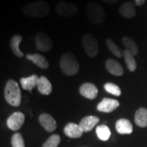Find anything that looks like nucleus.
I'll list each match as a JSON object with an SVG mask.
<instances>
[{"label": "nucleus", "instance_id": "nucleus-4", "mask_svg": "<svg viewBox=\"0 0 147 147\" xmlns=\"http://www.w3.org/2000/svg\"><path fill=\"white\" fill-rule=\"evenodd\" d=\"M86 12L88 18L94 25H101L105 19V11L99 4L90 2L87 4Z\"/></svg>", "mask_w": 147, "mask_h": 147}, {"label": "nucleus", "instance_id": "nucleus-19", "mask_svg": "<svg viewBox=\"0 0 147 147\" xmlns=\"http://www.w3.org/2000/svg\"><path fill=\"white\" fill-rule=\"evenodd\" d=\"M37 88L42 95H50L53 92V86L49 79L45 76L39 77Z\"/></svg>", "mask_w": 147, "mask_h": 147}, {"label": "nucleus", "instance_id": "nucleus-10", "mask_svg": "<svg viewBox=\"0 0 147 147\" xmlns=\"http://www.w3.org/2000/svg\"><path fill=\"white\" fill-rule=\"evenodd\" d=\"M38 121L40 125L47 131V132H53L57 129V122L53 116L47 113H43L38 117Z\"/></svg>", "mask_w": 147, "mask_h": 147}, {"label": "nucleus", "instance_id": "nucleus-3", "mask_svg": "<svg viewBox=\"0 0 147 147\" xmlns=\"http://www.w3.org/2000/svg\"><path fill=\"white\" fill-rule=\"evenodd\" d=\"M4 98L11 106L18 107L21 104V92L20 86L13 79H9L4 88Z\"/></svg>", "mask_w": 147, "mask_h": 147}, {"label": "nucleus", "instance_id": "nucleus-23", "mask_svg": "<svg viewBox=\"0 0 147 147\" xmlns=\"http://www.w3.org/2000/svg\"><path fill=\"white\" fill-rule=\"evenodd\" d=\"M123 57H124L127 67L129 69V71L134 72L137 69V62L134 58V55L126 49L123 51Z\"/></svg>", "mask_w": 147, "mask_h": 147}, {"label": "nucleus", "instance_id": "nucleus-8", "mask_svg": "<svg viewBox=\"0 0 147 147\" xmlns=\"http://www.w3.org/2000/svg\"><path fill=\"white\" fill-rule=\"evenodd\" d=\"M24 123H25V115L20 111L14 112L7 119V125L8 128H10L12 131L19 130L24 124Z\"/></svg>", "mask_w": 147, "mask_h": 147}, {"label": "nucleus", "instance_id": "nucleus-7", "mask_svg": "<svg viewBox=\"0 0 147 147\" xmlns=\"http://www.w3.org/2000/svg\"><path fill=\"white\" fill-rule=\"evenodd\" d=\"M57 12L59 16L64 17H69L74 16L78 11V7L65 1H59L56 6Z\"/></svg>", "mask_w": 147, "mask_h": 147}, {"label": "nucleus", "instance_id": "nucleus-6", "mask_svg": "<svg viewBox=\"0 0 147 147\" xmlns=\"http://www.w3.org/2000/svg\"><path fill=\"white\" fill-rule=\"evenodd\" d=\"M35 44L37 49L42 53H47L52 50L53 42L52 38L42 32H38L35 35Z\"/></svg>", "mask_w": 147, "mask_h": 147}, {"label": "nucleus", "instance_id": "nucleus-30", "mask_svg": "<svg viewBox=\"0 0 147 147\" xmlns=\"http://www.w3.org/2000/svg\"><path fill=\"white\" fill-rule=\"evenodd\" d=\"M146 0H135V3L137 6H142L145 3Z\"/></svg>", "mask_w": 147, "mask_h": 147}, {"label": "nucleus", "instance_id": "nucleus-11", "mask_svg": "<svg viewBox=\"0 0 147 147\" xmlns=\"http://www.w3.org/2000/svg\"><path fill=\"white\" fill-rule=\"evenodd\" d=\"M79 93L87 99L93 100L98 95V89L95 84L91 83H85L80 86Z\"/></svg>", "mask_w": 147, "mask_h": 147}, {"label": "nucleus", "instance_id": "nucleus-22", "mask_svg": "<svg viewBox=\"0 0 147 147\" xmlns=\"http://www.w3.org/2000/svg\"><path fill=\"white\" fill-rule=\"evenodd\" d=\"M122 42H123V45L125 47L127 50L131 52L134 56H137L139 53V48L137 47V43L131 38L127 36L123 37L122 39Z\"/></svg>", "mask_w": 147, "mask_h": 147}, {"label": "nucleus", "instance_id": "nucleus-24", "mask_svg": "<svg viewBox=\"0 0 147 147\" xmlns=\"http://www.w3.org/2000/svg\"><path fill=\"white\" fill-rule=\"evenodd\" d=\"M105 44H106L107 48L109 49V51H110L112 54H114L116 57L121 58L123 57V52L121 50L120 48H119V46H118L111 38H108L105 40Z\"/></svg>", "mask_w": 147, "mask_h": 147}, {"label": "nucleus", "instance_id": "nucleus-27", "mask_svg": "<svg viewBox=\"0 0 147 147\" xmlns=\"http://www.w3.org/2000/svg\"><path fill=\"white\" fill-rule=\"evenodd\" d=\"M61 142V137L58 134H53L47 138L46 142L42 144V147H57Z\"/></svg>", "mask_w": 147, "mask_h": 147}, {"label": "nucleus", "instance_id": "nucleus-29", "mask_svg": "<svg viewBox=\"0 0 147 147\" xmlns=\"http://www.w3.org/2000/svg\"><path fill=\"white\" fill-rule=\"evenodd\" d=\"M100 1H101L104 3H106V4H114V3H118L119 0H100Z\"/></svg>", "mask_w": 147, "mask_h": 147}, {"label": "nucleus", "instance_id": "nucleus-15", "mask_svg": "<svg viewBox=\"0 0 147 147\" xmlns=\"http://www.w3.org/2000/svg\"><path fill=\"white\" fill-rule=\"evenodd\" d=\"M105 69L110 72L111 74L115 75V76H122L124 70L123 66L121 65L119 62L114 59H108L105 61Z\"/></svg>", "mask_w": 147, "mask_h": 147}, {"label": "nucleus", "instance_id": "nucleus-1", "mask_svg": "<svg viewBox=\"0 0 147 147\" xmlns=\"http://www.w3.org/2000/svg\"><path fill=\"white\" fill-rule=\"evenodd\" d=\"M22 11L23 14L28 17L42 18L47 16L50 13V6L47 2L38 0L24 6Z\"/></svg>", "mask_w": 147, "mask_h": 147}, {"label": "nucleus", "instance_id": "nucleus-18", "mask_svg": "<svg viewBox=\"0 0 147 147\" xmlns=\"http://www.w3.org/2000/svg\"><path fill=\"white\" fill-rule=\"evenodd\" d=\"M115 127L119 134H131L133 131L131 123L127 119H120L117 120Z\"/></svg>", "mask_w": 147, "mask_h": 147}, {"label": "nucleus", "instance_id": "nucleus-21", "mask_svg": "<svg viewBox=\"0 0 147 147\" xmlns=\"http://www.w3.org/2000/svg\"><path fill=\"white\" fill-rule=\"evenodd\" d=\"M135 123L138 127H147V109L139 108L135 113Z\"/></svg>", "mask_w": 147, "mask_h": 147}, {"label": "nucleus", "instance_id": "nucleus-12", "mask_svg": "<svg viewBox=\"0 0 147 147\" xmlns=\"http://www.w3.org/2000/svg\"><path fill=\"white\" fill-rule=\"evenodd\" d=\"M99 122L100 119L97 116H85L80 120L79 125L84 132H88L92 131L94 127L99 123Z\"/></svg>", "mask_w": 147, "mask_h": 147}, {"label": "nucleus", "instance_id": "nucleus-16", "mask_svg": "<svg viewBox=\"0 0 147 147\" xmlns=\"http://www.w3.org/2000/svg\"><path fill=\"white\" fill-rule=\"evenodd\" d=\"M119 12L121 16H123L124 18L130 19L136 16V7H134L133 3L131 2H125L120 6Z\"/></svg>", "mask_w": 147, "mask_h": 147}, {"label": "nucleus", "instance_id": "nucleus-5", "mask_svg": "<svg viewBox=\"0 0 147 147\" xmlns=\"http://www.w3.org/2000/svg\"><path fill=\"white\" fill-rule=\"evenodd\" d=\"M84 51L89 57H96L99 53V43L97 38L92 34H86L82 38Z\"/></svg>", "mask_w": 147, "mask_h": 147}, {"label": "nucleus", "instance_id": "nucleus-9", "mask_svg": "<svg viewBox=\"0 0 147 147\" xmlns=\"http://www.w3.org/2000/svg\"><path fill=\"white\" fill-rule=\"evenodd\" d=\"M119 106V101L112 98H103L96 106V110L103 113H111Z\"/></svg>", "mask_w": 147, "mask_h": 147}, {"label": "nucleus", "instance_id": "nucleus-2", "mask_svg": "<svg viewBox=\"0 0 147 147\" xmlns=\"http://www.w3.org/2000/svg\"><path fill=\"white\" fill-rule=\"evenodd\" d=\"M59 66L61 71L67 76H74L77 74L79 70V64L77 57L71 52H67L61 56Z\"/></svg>", "mask_w": 147, "mask_h": 147}, {"label": "nucleus", "instance_id": "nucleus-26", "mask_svg": "<svg viewBox=\"0 0 147 147\" xmlns=\"http://www.w3.org/2000/svg\"><path fill=\"white\" fill-rule=\"evenodd\" d=\"M104 88L107 92H109L110 94L114 95V96H119L122 94V92H121L119 87L114 83H106L104 85Z\"/></svg>", "mask_w": 147, "mask_h": 147}, {"label": "nucleus", "instance_id": "nucleus-13", "mask_svg": "<svg viewBox=\"0 0 147 147\" xmlns=\"http://www.w3.org/2000/svg\"><path fill=\"white\" fill-rule=\"evenodd\" d=\"M27 60L32 61L38 68L46 69L49 67V62L47 58L43 57L41 54L38 53H34V54H27L26 56Z\"/></svg>", "mask_w": 147, "mask_h": 147}, {"label": "nucleus", "instance_id": "nucleus-17", "mask_svg": "<svg viewBox=\"0 0 147 147\" xmlns=\"http://www.w3.org/2000/svg\"><path fill=\"white\" fill-rule=\"evenodd\" d=\"M39 77L37 74H33L26 78H21L20 79V84L21 88L26 91H31L33 88H36L38 86Z\"/></svg>", "mask_w": 147, "mask_h": 147}, {"label": "nucleus", "instance_id": "nucleus-25", "mask_svg": "<svg viewBox=\"0 0 147 147\" xmlns=\"http://www.w3.org/2000/svg\"><path fill=\"white\" fill-rule=\"evenodd\" d=\"M96 135H97L98 138L101 141H104V142L109 140L110 135H111V131H110L109 127L106 126L105 124L96 127Z\"/></svg>", "mask_w": 147, "mask_h": 147}, {"label": "nucleus", "instance_id": "nucleus-14", "mask_svg": "<svg viewBox=\"0 0 147 147\" xmlns=\"http://www.w3.org/2000/svg\"><path fill=\"white\" fill-rule=\"evenodd\" d=\"M64 133L69 138H79L83 136L84 131L79 124L74 123H69L64 127Z\"/></svg>", "mask_w": 147, "mask_h": 147}, {"label": "nucleus", "instance_id": "nucleus-20", "mask_svg": "<svg viewBox=\"0 0 147 147\" xmlns=\"http://www.w3.org/2000/svg\"><path fill=\"white\" fill-rule=\"evenodd\" d=\"M22 39H23V38H22L21 35H20V34H15V35H13L11 38L10 42H9L12 53H14V55L16 56L17 57L20 58L24 57V53H22L20 50V48H19V45H20V43L22 41Z\"/></svg>", "mask_w": 147, "mask_h": 147}, {"label": "nucleus", "instance_id": "nucleus-28", "mask_svg": "<svg viewBox=\"0 0 147 147\" xmlns=\"http://www.w3.org/2000/svg\"><path fill=\"white\" fill-rule=\"evenodd\" d=\"M11 143L12 147H26L24 138L20 132H16L12 135Z\"/></svg>", "mask_w": 147, "mask_h": 147}]
</instances>
